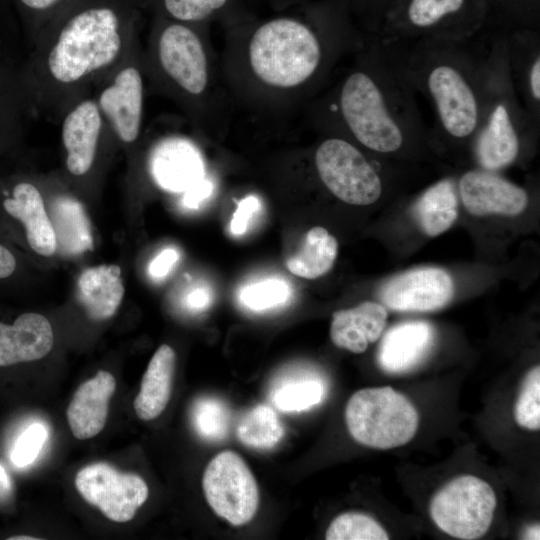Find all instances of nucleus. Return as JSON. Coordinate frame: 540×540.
<instances>
[{"instance_id":"nucleus-44","label":"nucleus","mask_w":540,"mask_h":540,"mask_svg":"<svg viewBox=\"0 0 540 540\" xmlns=\"http://www.w3.org/2000/svg\"><path fill=\"white\" fill-rule=\"evenodd\" d=\"M253 6L255 4H261L274 12L283 11L290 7L307 2V0H248Z\"/></svg>"},{"instance_id":"nucleus-47","label":"nucleus","mask_w":540,"mask_h":540,"mask_svg":"<svg viewBox=\"0 0 540 540\" xmlns=\"http://www.w3.org/2000/svg\"><path fill=\"white\" fill-rule=\"evenodd\" d=\"M38 539L39 538L37 537H31V536H26V535L12 536L8 538V540H38Z\"/></svg>"},{"instance_id":"nucleus-36","label":"nucleus","mask_w":540,"mask_h":540,"mask_svg":"<svg viewBox=\"0 0 540 540\" xmlns=\"http://www.w3.org/2000/svg\"><path fill=\"white\" fill-rule=\"evenodd\" d=\"M517 424L531 431L540 429V367L530 369L521 384L514 406Z\"/></svg>"},{"instance_id":"nucleus-11","label":"nucleus","mask_w":540,"mask_h":540,"mask_svg":"<svg viewBox=\"0 0 540 540\" xmlns=\"http://www.w3.org/2000/svg\"><path fill=\"white\" fill-rule=\"evenodd\" d=\"M202 487L213 511L231 525L242 526L254 518L259 489L239 454L227 450L213 457L203 473Z\"/></svg>"},{"instance_id":"nucleus-20","label":"nucleus","mask_w":540,"mask_h":540,"mask_svg":"<svg viewBox=\"0 0 540 540\" xmlns=\"http://www.w3.org/2000/svg\"><path fill=\"white\" fill-rule=\"evenodd\" d=\"M151 8L155 16L170 20L232 26L257 16L248 0H135Z\"/></svg>"},{"instance_id":"nucleus-17","label":"nucleus","mask_w":540,"mask_h":540,"mask_svg":"<svg viewBox=\"0 0 540 540\" xmlns=\"http://www.w3.org/2000/svg\"><path fill=\"white\" fill-rule=\"evenodd\" d=\"M457 191L466 210L474 216H516L528 205L524 188L480 168L464 172Z\"/></svg>"},{"instance_id":"nucleus-45","label":"nucleus","mask_w":540,"mask_h":540,"mask_svg":"<svg viewBox=\"0 0 540 540\" xmlns=\"http://www.w3.org/2000/svg\"><path fill=\"white\" fill-rule=\"evenodd\" d=\"M13 494V483L6 472L5 468L0 464V504L10 500Z\"/></svg>"},{"instance_id":"nucleus-15","label":"nucleus","mask_w":540,"mask_h":540,"mask_svg":"<svg viewBox=\"0 0 540 540\" xmlns=\"http://www.w3.org/2000/svg\"><path fill=\"white\" fill-rule=\"evenodd\" d=\"M24 58L0 42V149L19 144L38 116L25 78Z\"/></svg>"},{"instance_id":"nucleus-40","label":"nucleus","mask_w":540,"mask_h":540,"mask_svg":"<svg viewBox=\"0 0 540 540\" xmlns=\"http://www.w3.org/2000/svg\"><path fill=\"white\" fill-rule=\"evenodd\" d=\"M215 182L206 176L201 181L190 187L183 194L181 204L189 210H196L204 206L214 195Z\"/></svg>"},{"instance_id":"nucleus-26","label":"nucleus","mask_w":540,"mask_h":540,"mask_svg":"<svg viewBox=\"0 0 540 540\" xmlns=\"http://www.w3.org/2000/svg\"><path fill=\"white\" fill-rule=\"evenodd\" d=\"M78 299L87 315L95 321L112 317L124 296L118 265H99L82 271L77 282Z\"/></svg>"},{"instance_id":"nucleus-38","label":"nucleus","mask_w":540,"mask_h":540,"mask_svg":"<svg viewBox=\"0 0 540 540\" xmlns=\"http://www.w3.org/2000/svg\"><path fill=\"white\" fill-rule=\"evenodd\" d=\"M48 439V428L41 421L30 423L13 444L10 460L14 466L24 468L31 465L39 456Z\"/></svg>"},{"instance_id":"nucleus-4","label":"nucleus","mask_w":540,"mask_h":540,"mask_svg":"<svg viewBox=\"0 0 540 540\" xmlns=\"http://www.w3.org/2000/svg\"><path fill=\"white\" fill-rule=\"evenodd\" d=\"M379 42L416 94L429 103L434 134L471 144L507 61L504 33L484 40Z\"/></svg>"},{"instance_id":"nucleus-10","label":"nucleus","mask_w":540,"mask_h":540,"mask_svg":"<svg viewBox=\"0 0 540 540\" xmlns=\"http://www.w3.org/2000/svg\"><path fill=\"white\" fill-rule=\"evenodd\" d=\"M497 504L493 488L474 475L453 478L433 496L429 511L435 525L457 539L475 540L489 530Z\"/></svg>"},{"instance_id":"nucleus-14","label":"nucleus","mask_w":540,"mask_h":540,"mask_svg":"<svg viewBox=\"0 0 540 540\" xmlns=\"http://www.w3.org/2000/svg\"><path fill=\"white\" fill-rule=\"evenodd\" d=\"M75 486L86 502L118 523L132 520L149 494L143 478L102 462L82 468L75 477Z\"/></svg>"},{"instance_id":"nucleus-13","label":"nucleus","mask_w":540,"mask_h":540,"mask_svg":"<svg viewBox=\"0 0 540 540\" xmlns=\"http://www.w3.org/2000/svg\"><path fill=\"white\" fill-rule=\"evenodd\" d=\"M58 125L65 152V167L75 178L90 175L103 146L116 142L92 93L75 102Z\"/></svg>"},{"instance_id":"nucleus-46","label":"nucleus","mask_w":540,"mask_h":540,"mask_svg":"<svg viewBox=\"0 0 540 540\" xmlns=\"http://www.w3.org/2000/svg\"><path fill=\"white\" fill-rule=\"evenodd\" d=\"M539 531H540L539 524H534L526 529L524 536L526 539L538 540L540 539Z\"/></svg>"},{"instance_id":"nucleus-21","label":"nucleus","mask_w":540,"mask_h":540,"mask_svg":"<svg viewBox=\"0 0 540 540\" xmlns=\"http://www.w3.org/2000/svg\"><path fill=\"white\" fill-rule=\"evenodd\" d=\"M433 327L426 321H406L390 328L379 345L377 360L383 371L403 374L418 366L429 353Z\"/></svg>"},{"instance_id":"nucleus-31","label":"nucleus","mask_w":540,"mask_h":540,"mask_svg":"<svg viewBox=\"0 0 540 540\" xmlns=\"http://www.w3.org/2000/svg\"><path fill=\"white\" fill-rule=\"evenodd\" d=\"M338 253V243L323 227L311 228L304 239L303 247L287 262L293 274L315 279L327 273L333 266Z\"/></svg>"},{"instance_id":"nucleus-25","label":"nucleus","mask_w":540,"mask_h":540,"mask_svg":"<svg viewBox=\"0 0 540 540\" xmlns=\"http://www.w3.org/2000/svg\"><path fill=\"white\" fill-rule=\"evenodd\" d=\"M387 316L385 306L371 301L339 310L332 316L330 338L339 348L363 353L382 335Z\"/></svg>"},{"instance_id":"nucleus-30","label":"nucleus","mask_w":540,"mask_h":540,"mask_svg":"<svg viewBox=\"0 0 540 540\" xmlns=\"http://www.w3.org/2000/svg\"><path fill=\"white\" fill-rule=\"evenodd\" d=\"M326 395L324 381L307 370H291L272 383L269 397L273 405L284 412H301L318 405Z\"/></svg>"},{"instance_id":"nucleus-28","label":"nucleus","mask_w":540,"mask_h":540,"mask_svg":"<svg viewBox=\"0 0 540 540\" xmlns=\"http://www.w3.org/2000/svg\"><path fill=\"white\" fill-rule=\"evenodd\" d=\"M57 248L66 255H78L93 249L89 218L80 201L71 195L55 196L49 206Z\"/></svg>"},{"instance_id":"nucleus-41","label":"nucleus","mask_w":540,"mask_h":540,"mask_svg":"<svg viewBox=\"0 0 540 540\" xmlns=\"http://www.w3.org/2000/svg\"><path fill=\"white\" fill-rule=\"evenodd\" d=\"M179 260V253L173 247H167L158 253L148 266L152 279L160 280L166 277Z\"/></svg>"},{"instance_id":"nucleus-37","label":"nucleus","mask_w":540,"mask_h":540,"mask_svg":"<svg viewBox=\"0 0 540 540\" xmlns=\"http://www.w3.org/2000/svg\"><path fill=\"white\" fill-rule=\"evenodd\" d=\"M73 0H18L26 16V43L33 44L40 31Z\"/></svg>"},{"instance_id":"nucleus-22","label":"nucleus","mask_w":540,"mask_h":540,"mask_svg":"<svg viewBox=\"0 0 540 540\" xmlns=\"http://www.w3.org/2000/svg\"><path fill=\"white\" fill-rule=\"evenodd\" d=\"M115 388V378L107 371L97 372L93 378L79 386L66 411L75 438L89 439L103 430Z\"/></svg>"},{"instance_id":"nucleus-33","label":"nucleus","mask_w":540,"mask_h":540,"mask_svg":"<svg viewBox=\"0 0 540 540\" xmlns=\"http://www.w3.org/2000/svg\"><path fill=\"white\" fill-rule=\"evenodd\" d=\"M192 422L200 437L210 442L226 438L231 424V412L220 399L203 397L192 407Z\"/></svg>"},{"instance_id":"nucleus-29","label":"nucleus","mask_w":540,"mask_h":540,"mask_svg":"<svg viewBox=\"0 0 540 540\" xmlns=\"http://www.w3.org/2000/svg\"><path fill=\"white\" fill-rule=\"evenodd\" d=\"M421 230L430 237L447 231L458 216V193L455 182L444 178L426 189L414 206Z\"/></svg>"},{"instance_id":"nucleus-35","label":"nucleus","mask_w":540,"mask_h":540,"mask_svg":"<svg viewBox=\"0 0 540 540\" xmlns=\"http://www.w3.org/2000/svg\"><path fill=\"white\" fill-rule=\"evenodd\" d=\"M291 295L288 283L271 277L245 285L239 292L240 303L248 310L262 312L284 305Z\"/></svg>"},{"instance_id":"nucleus-32","label":"nucleus","mask_w":540,"mask_h":540,"mask_svg":"<svg viewBox=\"0 0 540 540\" xmlns=\"http://www.w3.org/2000/svg\"><path fill=\"white\" fill-rule=\"evenodd\" d=\"M238 440L254 449H270L284 436V427L275 411L264 404L248 410L236 428Z\"/></svg>"},{"instance_id":"nucleus-39","label":"nucleus","mask_w":540,"mask_h":540,"mask_svg":"<svg viewBox=\"0 0 540 540\" xmlns=\"http://www.w3.org/2000/svg\"><path fill=\"white\" fill-rule=\"evenodd\" d=\"M260 210L261 201L255 194L242 198L230 221V232L235 236L244 234Z\"/></svg>"},{"instance_id":"nucleus-16","label":"nucleus","mask_w":540,"mask_h":540,"mask_svg":"<svg viewBox=\"0 0 540 540\" xmlns=\"http://www.w3.org/2000/svg\"><path fill=\"white\" fill-rule=\"evenodd\" d=\"M454 295L450 275L438 267H421L398 274L379 290L385 307L399 312H428L447 305Z\"/></svg>"},{"instance_id":"nucleus-43","label":"nucleus","mask_w":540,"mask_h":540,"mask_svg":"<svg viewBox=\"0 0 540 540\" xmlns=\"http://www.w3.org/2000/svg\"><path fill=\"white\" fill-rule=\"evenodd\" d=\"M16 268L14 255L0 244V279L10 276Z\"/></svg>"},{"instance_id":"nucleus-3","label":"nucleus","mask_w":540,"mask_h":540,"mask_svg":"<svg viewBox=\"0 0 540 540\" xmlns=\"http://www.w3.org/2000/svg\"><path fill=\"white\" fill-rule=\"evenodd\" d=\"M348 60L304 108L311 126L383 156L432 137L416 92L376 37L367 34Z\"/></svg>"},{"instance_id":"nucleus-18","label":"nucleus","mask_w":540,"mask_h":540,"mask_svg":"<svg viewBox=\"0 0 540 540\" xmlns=\"http://www.w3.org/2000/svg\"><path fill=\"white\" fill-rule=\"evenodd\" d=\"M505 34L508 66L519 100L540 124V41L535 29H515Z\"/></svg>"},{"instance_id":"nucleus-7","label":"nucleus","mask_w":540,"mask_h":540,"mask_svg":"<svg viewBox=\"0 0 540 540\" xmlns=\"http://www.w3.org/2000/svg\"><path fill=\"white\" fill-rule=\"evenodd\" d=\"M345 422L352 438L374 449L403 446L415 436L419 416L415 406L390 386L356 391L345 407Z\"/></svg>"},{"instance_id":"nucleus-12","label":"nucleus","mask_w":540,"mask_h":540,"mask_svg":"<svg viewBox=\"0 0 540 540\" xmlns=\"http://www.w3.org/2000/svg\"><path fill=\"white\" fill-rule=\"evenodd\" d=\"M467 5L468 0H408L403 17L383 24L372 36L385 42L471 39L477 31L460 18Z\"/></svg>"},{"instance_id":"nucleus-6","label":"nucleus","mask_w":540,"mask_h":540,"mask_svg":"<svg viewBox=\"0 0 540 540\" xmlns=\"http://www.w3.org/2000/svg\"><path fill=\"white\" fill-rule=\"evenodd\" d=\"M513 87L508 57L496 81L483 121L471 143L480 169L498 172L520 155L523 139L538 131Z\"/></svg>"},{"instance_id":"nucleus-42","label":"nucleus","mask_w":540,"mask_h":540,"mask_svg":"<svg viewBox=\"0 0 540 540\" xmlns=\"http://www.w3.org/2000/svg\"><path fill=\"white\" fill-rule=\"evenodd\" d=\"M212 294L205 285L192 287L184 298V306L191 312L198 313L206 310L211 304Z\"/></svg>"},{"instance_id":"nucleus-19","label":"nucleus","mask_w":540,"mask_h":540,"mask_svg":"<svg viewBox=\"0 0 540 540\" xmlns=\"http://www.w3.org/2000/svg\"><path fill=\"white\" fill-rule=\"evenodd\" d=\"M4 210L23 223L30 247L42 256L57 250V241L39 188L31 181L19 179L3 200Z\"/></svg>"},{"instance_id":"nucleus-2","label":"nucleus","mask_w":540,"mask_h":540,"mask_svg":"<svg viewBox=\"0 0 540 540\" xmlns=\"http://www.w3.org/2000/svg\"><path fill=\"white\" fill-rule=\"evenodd\" d=\"M133 0H73L38 34L24 58V73L38 116L58 125L64 113L139 37Z\"/></svg>"},{"instance_id":"nucleus-23","label":"nucleus","mask_w":540,"mask_h":540,"mask_svg":"<svg viewBox=\"0 0 540 540\" xmlns=\"http://www.w3.org/2000/svg\"><path fill=\"white\" fill-rule=\"evenodd\" d=\"M53 342L52 326L41 314L24 313L12 325L0 322V366L39 360Z\"/></svg>"},{"instance_id":"nucleus-24","label":"nucleus","mask_w":540,"mask_h":540,"mask_svg":"<svg viewBox=\"0 0 540 540\" xmlns=\"http://www.w3.org/2000/svg\"><path fill=\"white\" fill-rule=\"evenodd\" d=\"M156 183L170 192H185L206 177L200 151L186 141H170L157 148L150 159Z\"/></svg>"},{"instance_id":"nucleus-8","label":"nucleus","mask_w":540,"mask_h":540,"mask_svg":"<svg viewBox=\"0 0 540 540\" xmlns=\"http://www.w3.org/2000/svg\"><path fill=\"white\" fill-rule=\"evenodd\" d=\"M146 79L140 36L124 58L92 90V95L116 143L128 149L136 146L144 126Z\"/></svg>"},{"instance_id":"nucleus-1","label":"nucleus","mask_w":540,"mask_h":540,"mask_svg":"<svg viewBox=\"0 0 540 540\" xmlns=\"http://www.w3.org/2000/svg\"><path fill=\"white\" fill-rule=\"evenodd\" d=\"M342 2L302 4L224 27L220 62L236 108L266 117L305 108L364 42Z\"/></svg>"},{"instance_id":"nucleus-9","label":"nucleus","mask_w":540,"mask_h":540,"mask_svg":"<svg viewBox=\"0 0 540 540\" xmlns=\"http://www.w3.org/2000/svg\"><path fill=\"white\" fill-rule=\"evenodd\" d=\"M323 132L325 137L317 144L313 155L320 182L347 204L375 203L383 193V180L376 165L349 139L334 132Z\"/></svg>"},{"instance_id":"nucleus-5","label":"nucleus","mask_w":540,"mask_h":540,"mask_svg":"<svg viewBox=\"0 0 540 540\" xmlns=\"http://www.w3.org/2000/svg\"><path fill=\"white\" fill-rule=\"evenodd\" d=\"M209 26L154 16L143 45L146 87L167 98L198 132L222 136L237 110Z\"/></svg>"},{"instance_id":"nucleus-27","label":"nucleus","mask_w":540,"mask_h":540,"mask_svg":"<svg viewBox=\"0 0 540 540\" xmlns=\"http://www.w3.org/2000/svg\"><path fill=\"white\" fill-rule=\"evenodd\" d=\"M175 359L174 350L167 344L161 345L151 358L134 400L135 412L141 420H153L166 408L172 391Z\"/></svg>"},{"instance_id":"nucleus-34","label":"nucleus","mask_w":540,"mask_h":540,"mask_svg":"<svg viewBox=\"0 0 540 540\" xmlns=\"http://www.w3.org/2000/svg\"><path fill=\"white\" fill-rule=\"evenodd\" d=\"M327 540H387L389 535L373 517L361 512L338 515L328 526Z\"/></svg>"}]
</instances>
